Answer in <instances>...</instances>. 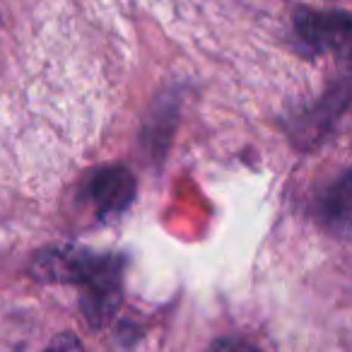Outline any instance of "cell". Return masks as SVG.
I'll return each mask as SVG.
<instances>
[{
    "mask_svg": "<svg viewBox=\"0 0 352 352\" xmlns=\"http://www.w3.org/2000/svg\"><path fill=\"white\" fill-rule=\"evenodd\" d=\"M104 263V256H94L78 246H56L41 251L32 263V275L44 283H70L82 287Z\"/></svg>",
    "mask_w": 352,
    "mask_h": 352,
    "instance_id": "obj_1",
    "label": "cell"
},
{
    "mask_svg": "<svg viewBox=\"0 0 352 352\" xmlns=\"http://www.w3.org/2000/svg\"><path fill=\"white\" fill-rule=\"evenodd\" d=\"M121 270L118 256H104L99 270L82 285V311L92 326H104L121 304Z\"/></svg>",
    "mask_w": 352,
    "mask_h": 352,
    "instance_id": "obj_2",
    "label": "cell"
},
{
    "mask_svg": "<svg viewBox=\"0 0 352 352\" xmlns=\"http://www.w3.org/2000/svg\"><path fill=\"white\" fill-rule=\"evenodd\" d=\"M297 32L318 54H342L352 51V15L350 12H299Z\"/></svg>",
    "mask_w": 352,
    "mask_h": 352,
    "instance_id": "obj_3",
    "label": "cell"
},
{
    "mask_svg": "<svg viewBox=\"0 0 352 352\" xmlns=\"http://www.w3.org/2000/svg\"><path fill=\"white\" fill-rule=\"evenodd\" d=\"M135 196V179L123 166H107L97 171L87 184V198L99 215H116L131 206Z\"/></svg>",
    "mask_w": 352,
    "mask_h": 352,
    "instance_id": "obj_4",
    "label": "cell"
},
{
    "mask_svg": "<svg viewBox=\"0 0 352 352\" xmlns=\"http://www.w3.org/2000/svg\"><path fill=\"white\" fill-rule=\"evenodd\" d=\"M318 217L333 234H352V171L342 174L323 191L318 201Z\"/></svg>",
    "mask_w": 352,
    "mask_h": 352,
    "instance_id": "obj_5",
    "label": "cell"
},
{
    "mask_svg": "<svg viewBox=\"0 0 352 352\" xmlns=\"http://www.w3.org/2000/svg\"><path fill=\"white\" fill-rule=\"evenodd\" d=\"M210 352H258V350L241 340H220L210 347Z\"/></svg>",
    "mask_w": 352,
    "mask_h": 352,
    "instance_id": "obj_6",
    "label": "cell"
},
{
    "mask_svg": "<svg viewBox=\"0 0 352 352\" xmlns=\"http://www.w3.org/2000/svg\"><path fill=\"white\" fill-rule=\"evenodd\" d=\"M345 60H350V63H352V51H350V56H347V58Z\"/></svg>",
    "mask_w": 352,
    "mask_h": 352,
    "instance_id": "obj_7",
    "label": "cell"
}]
</instances>
